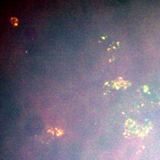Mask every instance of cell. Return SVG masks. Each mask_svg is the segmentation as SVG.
<instances>
[{
    "instance_id": "1",
    "label": "cell",
    "mask_w": 160,
    "mask_h": 160,
    "mask_svg": "<svg viewBox=\"0 0 160 160\" xmlns=\"http://www.w3.org/2000/svg\"><path fill=\"white\" fill-rule=\"evenodd\" d=\"M10 22H11L12 24L13 25V26H18V20L16 18H12L10 19Z\"/></svg>"
}]
</instances>
